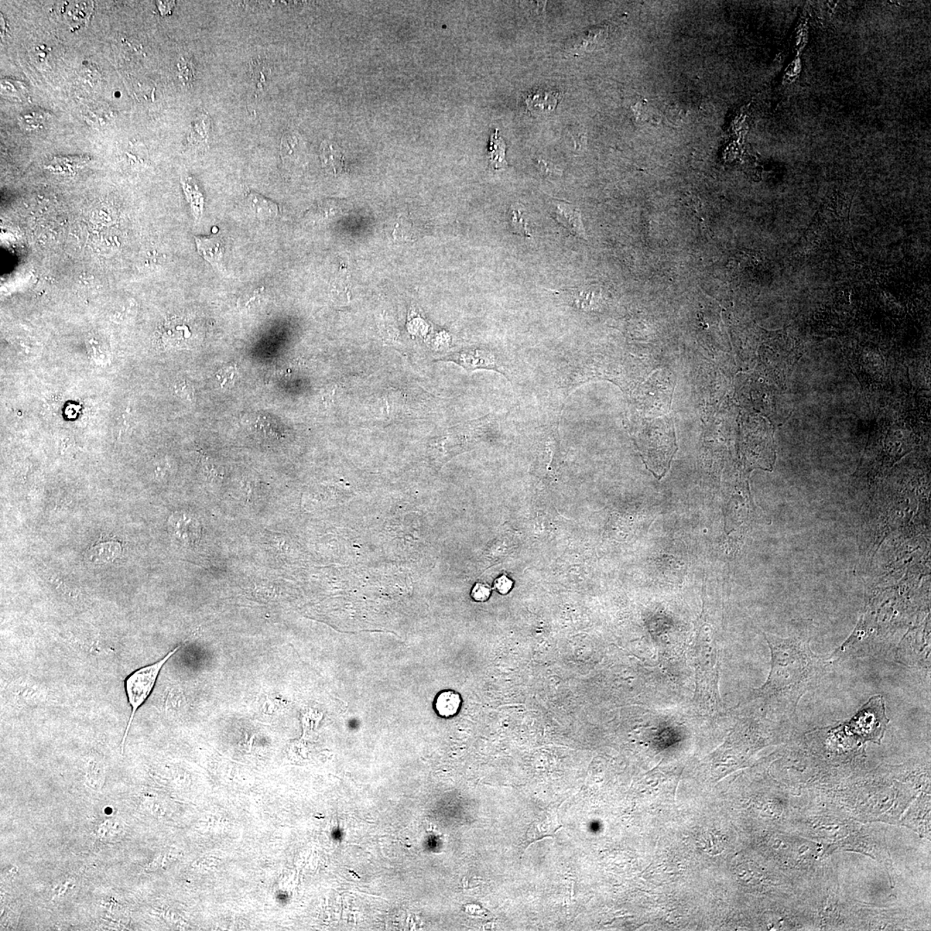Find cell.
Masks as SVG:
<instances>
[{
    "label": "cell",
    "mask_w": 931,
    "mask_h": 931,
    "mask_svg": "<svg viewBox=\"0 0 931 931\" xmlns=\"http://www.w3.org/2000/svg\"><path fill=\"white\" fill-rule=\"evenodd\" d=\"M462 704L461 694L454 690H443L437 695L434 710L438 717L450 720L460 713Z\"/></svg>",
    "instance_id": "obj_7"
},
{
    "label": "cell",
    "mask_w": 931,
    "mask_h": 931,
    "mask_svg": "<svg viewBox=\"0 0 931 931\" xmlns=\"http://www.w3.org/2000/svg\"><path fill=\"white\" fill-rule=\"evenodd\" d=\"M559 101V92L536 91L532 92L527 98L526 104L530 112L534 114L543 115L544 113L553 112Z\"/></svg>",
    "instance_id": "obj_8"
},
{
    "label": "cell",
    "mask_w": 931,
    "mask_h": 931,
    "mask_svg": "<svg viewBox=\"0 0 931 931\" xmlns=\"http://www.w3.org/2000/svg\"><path fill=\"white\" fill-rule=\"evenodd\" d=\"M68 9V17L72 23H85L90 19L92 12V3L74 2Z\"/></svg>",
    "instance_id": "obj_14"
},
{
    "label": "cell",
    "mask_w": 931,
    "mask_h": 931,
    "mask_svg": "<svg viewBox=\"0 0 931 931\" xmlns=\"http://www.w3.org/2000/svg\"><path fill=\"white\" fill-rule=\"evenodd\" d=\"M508 220L512 231L522 237L532 238L528 229L526 211L521 204H514L508 211Z\"/></svg>",
    "instance_id": "obj_12"
},
{
    "label": "cell",
    "mask_w": 931,
    "mask_h": 931,
    "mask_svg": "<svg viewBox=\"0 0 931 931\" xmlns=\"http://www.w3.org/2000/svg\"><path fill=\"white\" fill-rule=\"evenodd\" d=\"M764 638L771 652V669L749 700L778 704L796 720L801 698L816 688L829 664L813 651L809 639L803 636L780 638L764 633Z\"/></svg>",
    "instance_id": "obj_1"
},
{
    "label": "cell",
    "mask_w": 931,
    "mask_h": 931,
    "mask_svg": "<svg viewBox=\"0 0 931 931\" xmlns=\"http://www.w3.org/2000/svg\"><path fill=\"white\" fill-rule=\"evenodd\" d=\"M494 588L499 594L505 595L510 593L512 589V581L508 577L502 576L496 580Z\"/></svg>",
    "instance_id": "obj_17"
},
{
    "label": "cell",
    "mask_w": 931,
    "mask_h": 931,
    "mask_svg": "<svg viewBox=\"0 0 931 931\" xmlns=\"http://www.w3.org/2000/svg\"><path fill=\"white\" fill-rule=\"evenodd\" d=\"M889 720L886 714L885 700L881 695L872 697L858 713L844 725L847 733L865 741L881 742Z\"/></svg>",
    "instance_id": "obj_4"
},
{
    "label": "cell",
    "mask_w": 931,
    "mask_h": 931,
    "mask_svg": "<svg viewBox=\"0 0 931 931\" xmlns=\"http://www.w3.org/2000/svg\"><path fill=\"white\" fill-rule=\"evenodd\" d=\"M248 204L259 218H273L278 214V205L261 195L256 193L249 195Z\"/></svg>",
    "instance_id": "obj_11"
},
{
    "label": "cell",
    "mask_w": 931,
    "mask_h": 931,
    "mask_svg": "<svg viewBox=\"0 0 931 931\" xmlns=\"http://www.w3.org/2000/svg\"><path fill=\"white\" fill-rule=\"evenodd\" d=\"M439 361L451 362L461 366L467 372L492 370L510 379L504 361L497 352L487 348H466L441 357Z\"/></svg>",
    "instance_id": "obj_5"
},
{
    "label": "cell",
    "mask_w": 931,
    "mask_h": 931,
    "mask_svg": "<svg viewBox=\"0 0 931 931\" xmlns=\"http://www.w3.org/2000/svg\"><path fill=\"white\" fill-rule=\"evenodd\" d=\"M694 656L696 669L694 702L708 715L718 714L721 711L720 649L707 625L698 631Z\"/></svg>",
    "instance_id": "obj_2"
},
{
    "label": "cell",
    "mask_w": 931,
    "mask_h": 931,
    "mask_svg": "<svg viewBox=\"0 0 931 931\" xmlns=\"http://www.w3.org/2000/svg\"><path fill=\"white\" fill-rule=\"evenodd\" d=\"M321 160L324 166L335 174L342 170V155L340 150L335 149L332 143L325 142L321 146Z\"/></svg>",
    "instance_id": "obj_13"
},
{
    "label": "cell",
    "mask_w": 931,
    "mask_h": 931,
    "mask_svg": "<svg viewBox=\"0 0 931 931\" xmlns=\"http://www.w3.org/2000/svg\"><path fill=\"white\" fill-rule=\"evenodd\" d=\"M103 545H104V544H102V546L95 547L94 550H92V551H94L95 554V556H92V558H94L92 561H101V563H103V561H108L109 559H112V558H115L118 556L119 551H121L119 547L116 549V546H113L114 545L113 543H106L105 546Z\"/></svg>",
    "instance_id": "obj_15"
},
{
    "label": "cell",
    "mask_w": 931,
    "mask_h": 931,
    "mask_svg": "<svg viewBox=\"0 0 931 931\" xmlns=\"http://www.w3.org/2000/svg\"><path fill=\"white\" fill-rule=\"evenodd\" d=\"M492 589L487 584H475L473 589L471 591V598L475 602H485L490 598Z\"/></svg>",
    "instance_id": "obj_16"
},
{
    "label": "cell",
    "mask_w": 931,
    "mask_h": 931,
    "mask_svg": "<svg viewBox=\"0 0 931 931\" xmlns=\"http://www.w3.org/2000/svg\"><path fill=\"white\" fill-rule=\"evenodd\" d=\"M263 290H264L263 287H258V289L249 291L248 293L244 294V295L241 297L239 303L244 307L249 306V304L254 302L258 297L262 295Z\"/></svg>",
    "instance_id": "obj_18"
},
{
    "label": "cell",
    "mask_w": 931,
    "mask_h": 931,
    "mask_svg": "<svg viewBox=\"0 0 931 931\" xmlns=\"http://www.w3.org/2000/svg\"><path fill=\"white\" fill-rule=\"evenodd\" d=\"M506 145L504 140L499 136L498 129L491 135L490 145L488 149V160L491 167L496 170L505 169L508 163L505 160Z\"/></svg>",
    "instance_id": "obj_10"
},
{
    "label": "cell",
    "mask_w": 931,
    "mask_h": 931,
    "mask_svg": "<svg viewBox=\"0 0 931 931\" xmlns=\"http://www.w3.org/2000/svg\"><path fill=\"white\" fill-rule=\"evenodd\" d=\"M180 649V646L174 649L172 651L159 660L158 662L149 664L145 667H140L126 678L125 681V689L126 696H127L129 707H131L132 714L126 728L124 739H123V745H124L127 738L129 729L132 727V722L140 707L148 700L150 694L152 693L154 687L156 686L157 680L160 676V671L165 666L167 660Z\"/></svg>",
    "instance_id": "obj_3"
},
{
    "label": "cell",
    "mask_w": 931,
    "mask_h": 931,
    "mask_svg": "<svg viewBox=\"0 0 931 931\" xmlns=\"http://www.w3.org/2000/svg\"><path fill=\"white\" fill-rule=\"evenodd\" d=\"M551 211L558 222L575 237L586 240L587 235L582 222L580 211L567 202L553 201Z\"/></svg>",
    "instance_id": "obj_6"
},
{
    "label": "cell",
    "mask_w": 931,
    "mask_h": 931,
    "mask_svg": "<svg viewBox=\"0 0 931 931\" xmlns=\"http://www.w3.org/2000/svg\"><path fill=\"white\" fill-rule=\"evenodd\" d=\"M197 249L198 253L203 256L205 260L211 263L217 264L221 261L224 253V242L218 236H211V237H196Z\"/></svg>",
    "instance_id": "obj_9"
}]
</instances>
